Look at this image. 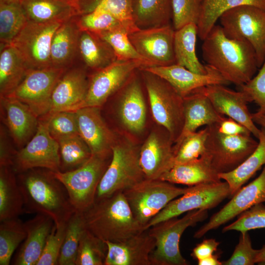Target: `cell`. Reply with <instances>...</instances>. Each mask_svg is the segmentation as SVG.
Segmentation results:
<instances>
[{
    "mask_svg": "<svg viewBox=\"0 0 265 265\" xmlns=\"http://www.w3.org/2000/svg\"><path fill=\"white\" fill-rule=\"evenodd\" d=\"M24 223L26 236L13 264L36 265L55 223L50 216L43 214H36Z\"/></svg>",
    "mask_w": 265,
    "mask_h": 265,
    "instance_id": "obj_26",
    "label": "cell"
},
{
    "mask_svg": "<svg viewBox=\"0 0 265 265\" xmlns=\"http://www.w3.org/2000/svg\"><path fill=\"white\" fill-rule=\"evenodd\" d=\"M28 21L63 23L79 12L73 0H20Z\"/></svg>",
    "mask_w": 265,
    "mask_h": 265,
    "instance_id": "obj_30",
    "label": "cell"
},
{
    "mask_svg": "<svg viewBox=\"0 0 265 265\" xmlns=\"http://www.w3.org/2000/svg\"><path fill=\"white\" fill-rule=\"evenodd\" d=\"M12 167L0 166V221L18 217L24 203Z\"/></svg>",
    "mask_w": 265,
    "mask_h": 265,
    "instance_id": "obj_34",
    "label": "cell"
},
{
    "mask_svg": "<svg viewBox=\"0 0 265 265\" xmlns=\"http://www.w3.org/2000/svg\"><path fill=\"white\" fill-rule=\"evenodd\" d=\"M118 93L113 107L119 125L129 134H141L147 122V108L141 85L135 74Z\"/></svg>",
    "mask_w": 265,
    "mask_h": 265,
    "instance_id": "obj_16",
    "label": "cell"
},
{
    "mask_svg": "<svg viewBox=\"0 0 265 265\" xmlns=\"http://www.w3.org/2000/svg\"><path fill=\"white\" fill-rule=\"evenodd\" d=\"M6 130L0 126V166L12 167L17 151L10 145Z\"/></svg>",
    "mask_w": 265,
    "mask_h": 265,
    "instance_id": "obj_53",
    "label": "cell"
},
{
    "mask_svg": "<svg viewBox=\"0 0 265 265\" xmlns=\"http://www.w3.org/2000/svg\"><path fill=\"white\" fill-rule=\"evenodd\" d=\"M38 120L35 133L17 152L12 166L16 174L36 168L60 170L58 142L50 134L44 118L40 117Z\"/></svg>",
    "mask_w": 265,
    "mask_h": 265,
    "instance_id": "obj_12",
    "label": "cell"
},
{
    "mask_svg": "<svg viewBox=\"0 0 265 265\" xmlns=\"http://www.w3.org/2000/svg\"><path fill=\"white\" fill-rule=\"evenodd\" d=\"M20 0H0V1L10 2V1H19Z\"/></svg>",
    "mask_w": 265,
    "mask_h": 265,
    "instance_id": "obj_59",
    "label": "cell"
},
{
    "mask_svg": "<svg viewBox=\"0 0 265 265\" xmlns=\"http://www.w3.org/2000/svg\"><path fill=\"white\" fill-rule=\"evenodd\" d=\"M197 90L208 98L218 113L240 123L258 138L260 129L252 119L247 107L251 101L244 92L235 91L222 84L209 85Z\"/></svg>",
    "mask_w": 265,
    "mask_h": 265,
    "instance_id": "obj_21",
    "label": "cell"
},
{
    "mask_svg": "<svg viewBox=\"0 0 265 265\" xmlns=\"http://www.w3.org/2000/svg\"><path fill=\"white\" fill-rule=\"evenodd\" d=\"M251 117L255 124L265 129V112L258 111L255 113H251Z\"/></svg>",
    "mask_w": 265,
    "mask_h": 265,
    "instance_id": "obj_57",
    "label": "cell"
},
{
    "mask_svg": "<svg viewBox=\"0 0 265 265\" xmlns=\"http://www.w3.org/2000/svg\"><path fill=\"white\" fill-rule=\"evenodd\" d=\"M208 128L186 135L178 144H174V165L195 160L205 153Z\"/></svg>",
    "mask_w": 265,
    "mask_h": 265,
    "instance_id": "obj_44",
    "label": "cell"
},
{
    "mask_svg": "<svg viewBox=\"0 0 265 265\" xmlns=\"http://www.w3.org/2000/svg\"><path fill=\"white\" fill-rule=\"evenodd\" d=\"M219 254H212L203 259L198 260L199 265H222V263L219 260Z\"/></svg>",
    "mask_w": 265,
    "mask_h": 265,
    "instance_id": "obj_56",
    "label": "cell"
},
{
    "mask_svg": "<svg viewBox=\"0 0 265 265\" xmlns=\"http://www.w3.org/2000/svg\"><path fill=\"white\" fill-rule=\"evenodd\" d=\"M75 18L80 30H87L96 34L114 30H125L128 32L119 20L106 11L96 10L77 15Z\"/></svg>",
    "mask_w": 265,
    "mask_h": 265,
    "instance_id": "obj_46",
    "label": "cell"
},
{
    "mask_svg": "<svg viewBox=\"0 0 265 265\" xmlns=\"http://www.w3.org/2000/svg\"><path fill=\"white\" fill-rule=\"evenodd\" d=\"M0 97L10 94L28 69L18 51L11 44H0Z\"/></svg>",
    "mask_w": 265,
    "mask_h": 265,
    "instance_id": "obj_32",
    "label": "cell"
},
{
    "mask_svg": "<svg viewBox=\"0 0 265 265\" xmlns=\"http://www.w3.org/2000/svg\"><path fill=\"white\" fill-rule=\"evenodd\" d=\"M243 5L265 11V0H204L197 24L198 36L203 40L224 12Z\"/></svg>",
    "mask_w": 265,
    "mask_h": 265,
    "instance_id": "obj_38",
    "label": "cell"
},
{
    "mask_svg": "<svg viewBox=\"0 0 265 265\" xmlns=\"http://www.w3.org/2000/svg\"><path fill=\"white\" fill-rule=\"evenodd\" d=\"M175 30L170 25L139 30L129 34L137 52L154 66L176 64L174 39Z\"/></svg>",
    "mask_w": 265,
    "mask_h": 265,
    "instance_id": "obj_17",
    "label": "cell"
},
{
    "mask_svg": "<svg viewBox=\"0 0 265 265\" xmlns=\"http://www.w3.org/2000/svg\"><path fill=\"white\" fill-rule=\"evenodd\" d=\"M28 21L20 1H0V44H11Z\"/></svg>",
    "mask_w": 265,
    "mask_h": 265,
    "instance_id": "obj_39",
    "label": "cell"
},
{
    "mask_svg": "<svg viewBox=\"0 0 265 265\" xmlns=\"http://www.w3.org/2000/svg\"><path fill=\"white\" fill-rule=\"evenodd\" d=\"M62 23L28 21L11 43L28 69L51 67L50 52L54 33Z\"/></svg>",
    "mask_w": 265,
    "mask_h": 265,
    "instance_id": "obj_15",
    "label": "cell"
},
{
    "mask_svg": "<svg viewBox=\"0 0 265 265\" xmlns=\"http://www.w3.org/2000/svg\"><path fill=\"white\" fill-rule=\"evenodd\" d=\"M160 179H144L123 191L132 212L143 227L172 200L189 191Z\"/></svg>",
    "mask_w": 265,
    "mask_h": 265,
    "instance_id": "obj_7",
    "label": "cell"
},
{
    "mask_svg": "<svg viewBox=\"0 0 265 265\" xmlns=\"http://www.w3.org/2000/svg\"><path fill=\"white\" fill-rule=\"evenodd\" d=\"M26 236L25 223L18 217L0 221V265L10 264L13 254Z\"/></svg>",
    "mask_w": 265,
    "mask_h": 265,
    "instance_id": "obj_42",
    "label": "cell"
},
{
    "mask_svg": "<svg viewBox=\"0 0 265 265\" xmlns=\"http://www.w3.org/2000/svg\"><path fill=\"white\" fill-rule=\"evenodd\" d=\"M79 15L96 10L106 11L114 16L124 25L129 34L139 30L132 11L133 0H73Z\"/></svg>",
    "mask_w": 265,
    "mask_h": 265,
    "instance_id": "obj_37",
    "label": "cell"
},
{
    "mask_svg": "<svg viewBox=\"0 0 265 265\" xmlns=\"http://www.w3.org/2000/svg\"><path fill=\"white\" fill-rule=\"evenodd\" d=\"M264 202L265 165L260 175L239 189L225 205L195 233L194 237L200 238L210 231L217 228L253 206Z\"/></svg>",
    "mask_w": 265,
    "mask_h": 265,
    "instance_id": "obj_18",
    "label": "cell"
},
{
    "mask_svg": "<svg viewBox=\"0 0 265 265\" xmlns=\"http://www.w3.org/2000/svg\"><path fill=\"white\" fill-rule=\"evenodd\" d=\"M255 151L233 170L219 174L221 180L226 182L233 196L263 165H265V129L261 127Z\"/></svg>",
    "mask_w": 265,
    "mask_h": 265,
    "instance_id": "obj_35",
    "label": "cell"
},
{
    "mask_svg": "<svg viewBox=\"0 0 265 265\" xmlns=\"http://www.w3.org/2000/svg\"><path fill=\"white\" fill-rule=\"evenodd\" d=\"M58 142L59 171L61 172L69 171L80 167L92 155L87 145L79 134L60 140Z\"/></svg>",
    "mask_w": 265,
    "mask_h": 265,
    "instance_id": "obj_40",
    "label": "cell"
},
{
    "mask_svg": "<svg viewBox=\"0 0 265 265\" xmlns=\"http://www.w3.org/2000/svg\"><path fill=\"white\" fill-rule=\"evenodd\" d=\"M185 122L181 135L174 144L199 127L219 123L225 116L218 113L208 98L196 89L183 98Z\"/></svg>",
    "mask_w": 265,
    "mask_h": 265,
    "instance_id": "obj_28",
    "label": "cell"
},
{
    "mask_svg": "<svg viewBox=\"0 0 265 265\" xmlns=\"http://www.w3.org/2000/svg\"><path fill=\"white\" fill-rule=\"evenodd\" d=\"M111 158L92 155L85 163L76 169L53 171L65 187L76 211L83 212L93 204L98 185Z\"/></svg>",
    "mask_w": 265,
    "mask_h": 265,
    "instance_id": "obj_8",
    "label": "cell"
},
{
    "mask_svg": "<svg viewBox=\"0 0 265 265\" xmlns=\"http://www.w3.org/2000/svg\"><path fill=\"white\" fill-rule=\"evenodd\" d=\"M203 41L204 60L230 83L240 86L254 76L258 68L256 53L247 41L227 37L221 26L215 25Z\"/></svg>",
    "mask_w": 265,
    "mask_h": 265,
    "instance_id": "obj_1",
    "label": "cell"
},
{
    "mask_svg": "<svg viewBox=\"0 0 265 265\" xmlns=\"http://www.w3.org/2000/svg\"><path fill=\"white\" fill-rule=\"evenodd\" d=\"M108 251L104 265H151L155 239L145 230L124 241H105Z\"/></svg>",
    "mask_w": 265,
    "mask_h": 265,
    "instance_id": "obj_25",
    "label": "cell"
},
{
    "mask_svg": "<svg viewBox=\"0 0 265 265\" xmlns=\"http://www.w3.org/2000/svg\"><path fill=\"white\" fill-rule=\"evenodd\" d=\"M258 73L250 80L239 86L259 108L258 111L265 112V59Z\"/></svg>",
    "mask_w": 265,
    "mask_h": 265,
    "instance_id": "obj_52",
    "label": "cell"
},
{
    "mask_svg": "<svg viewBox=\"0 0 265 265\" xmlns=\"http://www.w3.org/2000/svg\"><path fill=\"white\" fill-rule=\"evenodd\" d=\"M133 17L140 29L169 25L171 0H133Z\"/></svg>",
    "mask_w": 265,
    "mask_h": 265,
    "instance_id": "obj_36",
    "label": "cell"
},
{
    "mask_svg": "<svg viewBox=\"0 0 265 265\" xmlns=\"http://www.w3.org/2000/svg\"><path fill=\"white\" fill-rule=\"evenodd\" d=\"M67 223L57 226L54 224L48 238L42 254L36 265H57Z\"/></svg>",
    "mask_w": 265,
    "mask_h": 265,
    "instance_id": "obj_50",
    "label": "cell"
},
{
    "mask_svg": "<svg viewBox=\"0 0 265 265\" xmlns=\"http://www.w3.org/2000/svg\"><path fill=\"white\" fill-rule=\"evenodd\" d=\"M101 108L84 107L75 111L78 133L92 155L109 157L118 135L105 121Z\"/></svg>",
    "mask_w": 265,
    "mask_h": 265,
    "instance_id": "obj_20",
    "label": "cell"
},
{
    "mask_svg": "<svg viewBox=\"0 0 265 265\" xmlns=\"http://www.w3.org/2000/svg\"><path fill=\"white\" fill-rule=\"evenodd\" d=\"M159 179L189 186L221 181L205 154L195 160L174 165Z\"/></svg>",
    "mask_w": 265,
    "mask_h": 265,
    "instance_id": "obj_29",
    "label": "cell"
},
{
    "mask_svg": "<svg viewBox=\"0 0 265 265\" xmlns=\"http://www.w3.org/2000/svg\"><path fill=\"white\" fill-rule=\"evenodd\" d=\"M198 35L197 25L190 23L175 30L174 49L176 64L200 74L208 72L207 65L198 60L196 54V43Z\"/></svg>",
    "mask_w": 265,
    "mask_h": 265,
    "instance_id": "obj_33",
    "label": "cell"
},
{
    "mask_svg": "<svg viewBox=\"0 0 265 265\" xmlns=\"http://www.w3.org/2000/svg\"><path fill=\"white\" fill-rule=\"evenodd\" d=\"M17 179L24 203V212L50 216L56 226L66 223L76 211L63 184L53 171L36 168L18 173Z\"/></svg>",
    "mask_w": 265,
    "mask_h": 265,
    "instance_id": "obj_2",
    "label": "cell"
},
{
    "mask_svg": "<svg viewBox=\"0 0 265 265\" xmlns=\"http://www.w3.org/2000/svg\"><path fill=\"white\" fill-rule=\"evenodd\" d=\"M78 53L85 67L94 71L117 60L113 49L106 41L98 34L87 30H80Z\"/></svg>",
    "mask_w": 265,
    "mask_h": 265,
    "instance_id": "obj_31",
    "label": "cell"
},
{
    "mask_svg": "<svg viewBox=\"0 0 265 265\" xmlns=\"http://www.w3.org/2000/svg\"><path fill=\"white\" fill-rule=\"evenodd\" d=\"M208 215L207 210H195L180 218H171L148 229L155 240V248L150 257L151 265H189L180 252L181 236L187 228L204 220Z\"/></svg>",
    "mask_w": 265,
    "mask_h": 265,
    "instance_id": "obj_6",
    "label": "cell"
},
{
    "mask_svg": "<svg viewBox=\"0 0 265 265\" xmlns=\"http://www.w3.org/2000/svg\"><path fill=\"white\" fill-rule=\"evenodd\" d=\"M98 34L112 48L117 60H135L142 62L145 67L152 66V64L136 51L125 30H114Z\"/></svg>",
    "mask_w": 265,
    "mask_h": 265,
    "instance_id": "obj_45",
    "label": "cell"
},
{
    "mask_svg": "<svg viewBox=\"0 0 265 265\" xmlns=\"http://www.w3.org/2000/svg\"><path fill=\"white\" fill-rule=\"evenodd\" d=\"M219 19L227 37L244 40L251 45L260 68L265 59V11L243 5L226 11Z\"/></svg>",
    "mask_w": 265,
    "mask_h": 265,
    "instance_id": "obj_9",
    "label": "cell"
},
{
    "mask_svg": "<svg viewBox=\"0 0 265 265\" xmlns=\"http://www.w3.org/2000/svg\"><path fill=\"white\" fill-rule=\"evenodd\" d=\"M82 213L86 229L105 241L121 242L144 231L123 191L95 200Z\"/></svg>",
    "mask_w": 265,
    "mask_h": 265,
    "instance_id": "obj_3",
    "label": "cell"
},
{
    "mask_svg": "<svg viewBox=\"0 0 265 265\" xmlns=\"http://www.w3.org/2000/svg\"><path fill=\"white\" fill-rule=\"evenodd\" d=\"M75 17L62 23L54 33L50 52L53 67L67 69L75 65L80 32Z\"/></svg>",
    "mask_w": 265,
    "mask_h": 265,
    "instance_id": "obj_27",
    "label": "cell"
},
{
    "mask_svg": "<svg viewBox=\"0 0 265 265\" xmlns=\"http://www.w3.org/2000/svg\"><path fill=\"white\" fill-rule=\"evenodd\" d=\"M220 243L214 238H208L197 244L193 249L191 257L197 261L212 255L217 250Z\"/></svg>",
    "mask_w": 265,
    "mask_h": 265,
    "instance_id": "obj_55",
    "label": "cell"
},
{
    "mask_svg": "<svg viewBox=\"0 0 265 265\" xmlns=\"http://www.w3.org/2000/svg\"><path fill=\"white\" fill-rule=\"evenodd\" d=\"M206 74L194 73L185 67L174 64L168 66H154L141 68L157 75L168 82L183 98L198 88L212 84L228 85L226 80L215 69L206 64Z\"/></svg>",
    "mask_w": 265,
    "mask_h": 265,
    "instance_id": "obj_23",
    "label": "cell"
},
{
    "mask_svg": "<svg viewBox=\"0 0 265 265\" xmlns=\"http://www.w3.org/2000/svg\"><path fill=\"white\" fill-rule=\"evenodd\" d=\"M85 229L82 212L76 211L67 223L58 265H76L80 241Z\"/></svg>",
    "mask_w": 265,
    "mask_h": 265,
    "instance_id": "obj_41",
    "label": "cell"
},
{
    "mask_svg": "<svg viewBox=\"0 0 265 265\" xmlns=\"http://www.w3.org/2000/svg\"><path fill=\"white\" fill-rule=\"evenodd\" d=\"M218 131L228 135H251V132L245 126L235 120L226 116L217 124Z\"/></svg>",
    "mask_w": 265,
    "mask_h": 265,
    "instance_id": "obj_54",
    "label": "cell"
},
{
    "mask_svg": "<svg viewBox=\"0 0 265 265\" xmlns=\"http://www.w3.org/2000/svg\"><path fill=\"white\" fill-rule=\"evenodd\" d=\"M143 67L145 65L141 61L117 59L110 65L94 71L89 77L88 91L81 108H101L124 86L136 70Z\"/></svg>",
    "mask_w": 265,
    "mask_h": 265,
    "instance_id": "obj_11",
    "label": "cell"
},
{
    "mask_svg": "<svg viewBox=\"0 0 265 265\" xmlns=\"http://www.w3.org/2000/svg\"><path fill=\"white\" fill-rule=\"evenodd\" d=\"M208 133L205 154L218 174L230 172L256 149L258 142L251 135H228L220 132L217 124L207 126Z\"/></svg>",
    "mask_w": 265,
    "mask_h": 265,
    "instance_id": "obj_10",
    "label": "cell"
},
{
    "mask_svg": "<svg viewBox=\"0 0 265 265\" xmlns=\"http://www.w3.org/2000/svg\"><path fill=\"white\" fill-rule=\"evenodd\" d=\"M256 263L258 264H265V245L258 250V253L256 258Z\"/></svg>",
    "mask_w": 265,
    "mask_h": 265,
    "instance_id": "obj_58",
    "label": "cell"
},
{
    "mask_svg": "<svg viewBox=\"0 0 265 265\" xmlns=\"http://www.w3.org/2000/svg\"><path fill=\"white\" fill-rule=\"evenodd\" d=\"M258 250L252 245L248 232L240 233L239 241L231 257L222 262L224 265H253L256 264Z\"/></svg>",
    "mask_w": 265,
    "mask_h": 265,
    "instance_id": "obj_51",
    "label": "cell"
},
{
    "mask_svg": "<svg viewBox=\"0 0 265 265\" xmlns=\"http://www.w3.org/2000/svg\"><path fill=\"white\" fill-rule=\"evenodd\" d=\"M229 196H231L230 190L225 181L192 186L189 191L170 202L150 220L145 226L144 230L185 212L198 209H212Z\"/></svg>",
    "mask_w": 265,
    "mask_h": 265,
    "instance_id": "obj_13",
    "label": "cell"
},
{
    "mask_svg": "<svg viewBox=\"0 0 265 265\" xmlns=\"http://www.w3.org/2000/svg\"><path fill=\"white\" fill-rule=\"evenodd\" d=\"M66 70L53 67L28 69L20 84L7 96L27 105L38 118L43 116L49 112L53 88Z\"/></svg>",
    "mask_w": 265,
    "mask_h": 265,
    "instance_id": "obj_14",
    "label": "cell"
},
{
    "mask_svg": "<svg viewBox=\"0 0 265 265\" xmlns=\"http://www.w3.org/2000/svg\"><path fill=\"white\" fill-rule=\"evenodd\" d=\"M142 71L153 118L170 133L174 144L181 135L185 122L183 98L166 80Z\"/></svg>",
    "mask_w": 265,
    "mask_h": 265,
    "instance_id": "obj_5",
    "label": "cell"
},
{
    "mask_svg": "<svg viewBox=\"0 0 265 265\" xmlns=\"http://www.w3.org/2000/svg\"><path fill=\"white\" fill-rule=\"evenodd\" d=\"M0 99L2 121L14 142L21 149L35 133L38 117L27 105L16 98L4 96Z\"/></svg>",
    "mask_w": 265,
    "mask_h": 265,
    "instance_id": "obj_24",
    "label": "cell"
},
{
    "mask_svg": "<svg viewBox=\"0 0 265 265\" xmlns=\"http://www.w3.org/2000/svg\"><path fill=\"white\" fill-rule=\"evenodd\" d=\"M88 84L89 77L84 67L74 65L66 69L53 88L48 113L58 111H75L80 108Z\"/></svg>",
    "mask_w": 265,
    "mask_h": 265,
    "instance_id": "obj_22",
    "label": "cell"
},
{
    "mask_svg": "<svg viewBox=\"0 0 265 265\" xmlns=\"http://www.w3.org/2000/svg\"><path fill=\"white\" fill-rule=\"evenodd\" d=\"M107 251L106 241L86 228L80 241L76 265H104Z\"/></svg>",
    "mask_w": 265,
    "mask_h": 265,
    "instance_id": "obj_43",
    "label": "cell"
},
{
    "mask_svg": "<svg viewBox=\"0 0 265 265\" xmlns=\"http://www.w3.org/2000/svg\"><path fill=\"white\" fill-rule=\"evenodd\" d=\"M41 117L44 118L50 134L57 142L79 134L76 111H58Z\"/></svg>",
    "mask_w": 265,
    "mask_h": 265,
    "instance_id": "obj_47",
    "label": "cell"
},
{
    "mask_svg": "<svg viewBox=\"0 0 265 265\" xmlns=\"http://www.w3.org/2000/svg\"><path fill=\"white\" fill-rule=\"evenodd\" d=\"M265 228V205H256L238 215L237 219L222 229L223 232L237 231L248 232L251 230Z\"/></svg>",
    "mask_w": 265,
    "mask_h": 265,
    "instance_id": "obj_49",
    "label": "cell"
},
{
    "mask_svg": "<svg viewBox=\"0 0 265 265\" xmlns=\"http://www.w3.org/2000/svg\"><path fill=\"white\" fill-rule=\"evenodd\" d=\"M174 141L161 127L151 131L140 148V164L145 179H159L174 165Z\"/></svg>",
    "mask_w": 265,
    "mask_h": 265,
    "instance_id": "obj_19",
    "label": "cell"
},
{
    "mask_svg": "<svg viewBox=\"0 0 265 265\" xmlns=\"http://www.w3.org/2000/svg\"><path fill=\"white\" fill-rule=\"evenodd\" d=\"M204 0H171L173 27L177 30L190 23L197 25Z\"/></svg>",
    "mask_w": 265,
    "mask_h": 265,
    "instance_id": "obj_48",
    "label": "cell"
},
{
    "mask_svg": "<svg viewBox=\"0 0 265 265\" xmlns=\"http://www.w3.org/2000/svg\"><path fill=\"white\" fill-rule=\"evenodd\" d=\"M140 148L130 136H117L95 200L123 191L145 179L140 164Z\"/></svg>",
    "mask_w": 265,
    "mask_h": 265,
    "instance_id": "obj_4",
    "label": "cell"
}]
</instances>
